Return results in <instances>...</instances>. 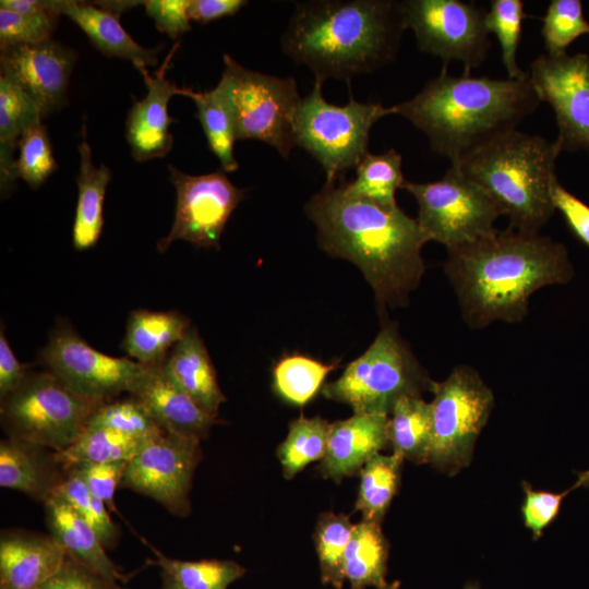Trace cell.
Listing matches in <instances>:
<instances>
[{
	"mask_svg": "<svg viewBox=\"0 0 589 589\" xmlns=\"http://www.w3.org/2000/svg\"><path fill=\"white\" fill-rule=\"evenodd\" d=\"M304 212L316 226L320 248L360 268L380 311L408 304L425 271L421 250L429 241L417 219L327 182Z\"/></svg>",
	"mask_w": 589,
	"mask_h": 589,
	"instance_id": "cell-1",
	"label": "cell"
},
{
	"mask_svg": "<svg viewBox=\"0 0 589 589\" xmlns=\"http://www.w3.org/2000/svg\"><path fill=\"white\" fill-rule=\"evenodd\" d=\"M447 251L444 271L471 328L522 321L534 291L574 275L564 244L512 227Z\"/></svg>",
	"mask_w": 589,
	"mask_h": 589,
	"instance_id": "cell-2",
	"label": "cell"
},
{
	"mask_svg": "<svg viewBox=\"0 0 589 589\" xmlns=\"http://www.w3.org/2000/svg\"><path fill=\"white\" fill-rule=\"evenodd\" d=\"M404 29L396 1H301L281 36V49L297 64L308 67L315 80L349 82L389 63Z\"/></svg>",
	"mask_w": 589,
	"mask_h": 589,
	"instance_id": "cell-3",
	"label": "cell"
},
{
	"mask_svg": "<svg viewBox=\"0 0 589 589\" xmlns=\"http://www.w3.org/2000/svg\"><path fill=\"white\" fill-rule=\"evenodd\" d=\"M540 99L524 79L473 77L465 70L449 75L446 67L412 98L395 105L399 115L420 129L434 152L456 164L503 133L515 130Z\"/></svg>",
	"mask_w": 589,
	"mask_h": 589,
	"instance_id": "cell-4",
	"label": "cell"
},
{
	"mask_svg": "<svg viewBox=\"0 0 589 589\" xmlns=\"http://www.w3.org/2000/svg\"><path fill=\"white\" fill-rule=\"evenodd\" d=\"M558 142L512 130L474 149L455 166L496 204L509 226L539 232L555 212L551 196Z\"/></svg>",
	"mask_w": 589,
	"mask_h": 589,
	"instance_id": "cell-5",
	"label": "cell"
},
{
	"mask_svg": "<svg viewBox=\"0 0 589 589\" xmlns=\"http://www.w3.org/2000/svg\"><path fill=\"white\" fill-rule=\"evenodd\" d=\"M432 380L400 337L397 325L383 321L370 347L344 373L322 388L325 398L342 402L353 413L389 416L402 396H420Z\"/></svg>",
	"mask_w": 589,
	"mask_h": 589,
	"instance_id": "cell-6",
	"label": "cell"
},
{
	"mask_svg": "<svg viewBox=\"0 0 589 589\" xmlns=\"http://www.w3.org/2000/svg\"><path fill=\"white\" fill-rule=\"evenodd\" d=\"M323 82L315 80L311 92L299 104L294 120L296 144L313 156L326 173V182L336 180L362 160L373 124L392 115L390 107L360 103L353 97L344 106L328 103Z\"/></svg>",
	"mask_w": 589,
	"mask_h": 589,
	"instance_id": "cell-7",
	"label": "cell"
},
{
	"mask_svg": "<svg viewBox=\"0 0 589 589\" xmlns=\"http://www.w3.org/2000/svg\"><path fill=\"white\" fill-rule=\"evenodd\" d=\"M1 425L8 437L55 452L69 447L104 402L80 396L48 371H28L17 389L0 399Z\"/></svg>",
	"mask_w": 589,
	"mask_h": 589,
	"instance_id": "cell-8",
	"label": "cell"
},
{
	"mask_svg": "<svg viewBox=\"0 0 589 589\" xmlns=\"http://www.w3.org/2000/svg\"><path fill=\"white\" fill-rule=\"evenodd\" d=\"M218 82L230 107L237 140H259L288 158L296 144L294 120L301 101L296 80L250 70L225 53Z\"/></svg>",
	"mask_w": 589,
	"mask_h": 589,
	"instance_id": "cell-9",
	"label": "cell"
},
{
	"mask_svg": "<svg viewBox=\"0 0 589 589\" xmlns=\"http://www.w3.org/2000/svg\"><path fill=\"white\" fill-rule=\"evenodd\" d=\"M430 392L429 461L454 474L471 460L476 441L493 408V393L468 365L456 366L442 382L432 381Z\"/></svg>",
	"mask_w": 589,
	"mask_h": 589,
	"instance_id": "cell-10",
	"label": "cell"
},
{
	"mask_svg": "<svg viewBox=\"0 0 589 589\" xmlns=\"http://www.w3.org/2000/svg\"><path fill=\"white\" fill-rule=\"evenodd\" d=\"M418 204V223L429 239L447 250L474 242L495 230L502 216L492 199L455 166L434 182H406Z\"/></svg>",
	"mask_w": 589,
	"mask_h": 589,
	"instance_id": "cell-11",
	"label": "cell"
},
{
	"mask_svg": "<svg viewBox=\"0 0 589 589\" xmlns=\"http://www.w3.org/2000/svg\"><path fill=\"white\" fill-rule=\"evenodd\" d=\"M39 359L46 371L74 393L98 402L129 395L146 369L133 359L94 349L65 320L56 323Z\"/></svg>",
	"mask_w": 589,
	"mask_h": 589,
	"instance_id": "cell-12",
	"label": "cell"
},
{
	"mask_svg": "<svg viewBox=\"0 0 589 589\" xmlns=\"http://www.w3.org/2000/svg\"><path fill=\"white\" fill-rule=\"evenodd\" d=\"M405 28H411L418 48L440 57L445 65L457 60L465 70L479 67L491 46L485 11L460 0H406L399 2Z\"/></svg>",
	"mask_w": 589,
	"mask_h": 589,
	"instance_id": "cell-13",
	"label": "cell"
},
{
	"mask_svg": "<svg viewBox=\"0 0 589 589\" xmlns=\"http://www.w3.org/2000/svg\"><path fill=\"white\" fill-rule=\"evenodd\" d=\"M201 440L164 432L128 461L120 488L147 496L170 514L191 513L190 491L202 458Z\"/></svg>",
	"mask_w": 589,
	"mask_h": 589,
	"instance_id": "cell-14",
	"label": "cell"
},
{
	"mask_svg": "<svg viewBox=\"0 0 589 589\" xmlns=\"http://www.w3.org/2000/svg\"><path fill=\"white\" fill-rule=\"evenodd\" d=\"M168 169L177 193L176 213L157 250L165 252L176 240L219 249L225 226L247 190L233 185L223 169L200 176L187 175L172 165Z\"/></svg>",
	"mask_w": 589,
	"mask_h": 589,
	"instance_id": "cell-15",
	"label": "cell"
},
{
	"mask_svg": "<svg viewBox=\"0 0 589 589\" xmlns=\"http://www.w3.org/2000/svg\"><path fill=\"white\" fill-rule=\"evenodd\" d=\"M530 82L555 113L561 151L589 154V56L541 55L530 65Z\"/></svg>",
	"mask_w": 589,
	"mask_h": 589,
	"instance_id": "cell-16",
	"label": "cell"
},
{
	"mask_svg": "<svg viewBox=\"0 0 589 589\" xmlns=\"http://www.w3.org/2000/svg\"><path fill=\"white\" fill-rule=\"evenodd\" d=\"M76 52L49 39L1 49V76L23 89L45 118L64 105Z\"/></svg>",
	"mask_w": 589,
	"mask_h": 589,
	"instance_id": "cell-17",
	"label": "cell"
},
{
	"mask_svg": "<svg viewBox=\"0 0 589 589\" xmlns=\"http://www.w3.org/2000/svg\"><path fill=\"white\" fill-rule=\"evenodd\" d=\"M176 44L159 69L151 75L147 69L139 70L147 87V95L133 103L125 123V137L136 161L165 157L171 149L173 137L169 125L168 103L179 95L180 87L166 79V71L177 50Z\"/></svg>",
	"mask_w": 589,
	"mask_h": 589,
	"instance_id": "cell-18",
	"label": "cell"
},
{
	"mask_svg": "<svg viewBox=\"0 0 589 589\" xmlns=\"http://www.w3.org/2000/svg\"><path fill=\"white\" fill-rule=\"evenodd\" d=\"M129 395L135 397L168 433L203 440L216 423V418L203 411L181 388L165 361L146 365Z\"/></svg>",
	"mask_w": 589,
	"mask_h": 589,
	"instance_id": "cell-19",
	"label": "cell"
},
{
	"mask_svg": "<svg viewBox=\"0 0 589 589\" xmlns=\"http://www.w3.org/2000/svg\"><path fill=\"white\" fill-rule=\"evenodd\" d=\"M65 557L63 548L49 533L4 529L0 534V589H38Z\"/></svg>",
	"mask_w": 589,
	"mask_h": 589,
	"instance_id": "cell-20",
	"label": "cell"
},
{
	"mask_svg": "<svg viewBox=\"0 0 589 589\" xmlns=\"http://www.w3.org/2000/svg\"><path fill=\"white\" fill-rule=\"evenodd\" d=\"M388 417L353 413L330 423L326 453L318 467L325 478L340 481L360 471L368 459L389 443Z\"/></svg>",
	"mask_w": 589,
	"mask_h": 589,
	"instance_id": "cell-21",
	"label": "cell"
},
{
	"mask_svg": "<svg viewBox=\"0 0 589 589\" xmlns=\"http://www.w3.org/2000/svg\"><path fill=\"white\" fill-rule=\"evenodd\" d=\"M65 477L56 452L21 438L0 442V485L43 504L53 496Z\"/></svg>",
	"mask_w": 589,
	"mask_h": 589,
	"instance_id": "cell-22",
	"label": "cell"
},
{
	"mask_svg": "<svg viewBox=\"0 0 589 589\" xmlns=\"http://www.w3.org/2000/svg\"><path fill=\"white\" fill-rule=\"evenodd\" d=\"M44 507L49 534L69 556L110 581L124 579L93 527L63 497L55 494Z\"/></svg>",
	"mask_w": 589,
	"mask_h": 589,
	"instance_id": "cell-23",
	"label": "cell"
},
{
	"mask_svg": "<svg viewBox=\"0 0 589 589\" xmlns=\"http://www.w3.org/2000/svg\"><path fill=\"white\" fill-rule=\"evenodd\" d=\"M165 365L181 388L206 413L217 418L226 400L205 344L196 327L190 326L172 347Z\"/></svg>",
	"mask_w": 589,
	"mask_h": 589,
	"instance_id": "cell-24",
	"label": "cell"
},
{
	"mask_svg": "<svg viewBox=\"0 0 589 589\" xmlns=\"http://www.w3.org/2000/svg\"><path fill=\"white\" fill-rule=\"evenodd\" d=\"M60 13L75 23L104 55L130 60L137 70L157 64L159 49L140 46L121 26L120 14L95 2L73 0H62Z\"/></svg>",
	"mask_w": 589,
	"mask_h": 589,
	"instance_id": "cell-25",
	"label": "cell"
},
{
	"mask_svg": "<svg viewBox=\"0 0 589 589\" xmlns=\"http://www.w3.org/2000/svg\"><path fill=\"white\" fill-rule=\"evenodd\" d=\"M190 326V320L178 311L134 310L128 317L121 348L143 365H157Z\"/></svg>",
	"mask_w": 589,
	"mask_h": 589,
	"instance_id": "cell-26",
	"label": "cell"
},
{
	"mask_svg": "<svg viewBox=\"0 0 589 589\" xmlns=\"http://www.w3.org/2000/svg\"><path fill=\"white\" fill-rule=\"evenodd\" d=\"M82 141L79 144L80 172L77 182V204L72 231L73 247L87 250L94 247L103 230V204L107 185L111 179V170L100 165L95 167L92 151L86 140V125H82Z\"/></svg>",
	"mask_w": 589,
	"mask_h": 589,
	"instance_id": "cell-27",
	"label": "cell"
},
{
	"mask_svg": "<svg viewBox=\"0 0 589 589\" xmlns=\"http://www.w3.org/2000/svg\"><path fill=\"white\" fill-rule=\"evenodd\" d=\"M34 100L17 85L0 75V188L8 195L19 178L14 153L24 131L41 122Z\"/></svg>",
	"mask_w": 589,
	"mask_h": 589,
	"instance_id": "cell-28",
	"label": "cell"
},
{
	"mask_svg": "<svg viewBox=\"0 0 589 589\" xmlns=\"http://www.w3.org/2000/svg\"><path fill=\"white\" fill-rule=\"evenodd\" d=\"M388 545L380 522L362 519L356 524L344 556V576L350 589L386 584Z\"/></svg>",
	"mask_w": 589,
	"mask_h": 589,
	"instance_id": "cell-29",
	"label": "cell"
},
{
	"mask_svg": "<svg viewBox=\"0 0 589 589\" xmlns=\"http://www.w3.org/2000/svg\"><path fill=\"white\" fill-rule=\"evenodd\" d=\"M388 417L394 453L413 462H428L431 447V407L421 396L400 397Z\"/></svg>",
	"mask_w": 589,
	"mask_h": 589,
	"instance_id": "cell-30",
	"label": "cell"
},
{
	"mask_svg": "<svg viewBox=\"0 0 589 589\" xmlns=\"http://www.w3.org/2000/svg\"><path fill=\"white\" fill-rule=\"evenodd\" d=\"M179 95L194 101L208 147L219 159L221 169L225 172L236 171L239 167L233 154L236 127L221 85L218 83L207 92L180 88Z\"/></svg>",
	"mask_w": 589,
	"mask_h": 589,
	"instance_id": "cell-31",
	"label": "cell"
},
{
	"mask_svg": "<svg viewBox=\"0 0 589 589\" xmlns=\"http://www.w3.org/2000/svg\"><path fill=\"white\" fill-rule=\"evenodd\" d=\"M356 179L344 184L351 195L366 199L385 207H396V191L406 182L401 171V155L394 148L381 154L368 153L356 167Z\"/></svg>",
	"mask_w": 589,
	"mask_h": 589,
	"instance_id": "cell-32",
	"label": "cell"
},
{
	"mask_svg": "<svg viewBox=\"0 0 589 589\" xmlns=\"http://www.w3.org/2000/svg\"><path fill=\"white\" fill-rule=\"evenodd\" d=\"M404 460L396 453H376L363 465L356 502L362 519L381 522L397 492Z\"/></svg>",
	"mask_w": 589,
	"mask_h": 589,
	"instance_id": "cell-33",
	"label": "cell"
},
{
	"mask_svg": "<svg viewBox=\"0 0 589 589\" xmlns=\"http://www.w3.org/2000/svg\"><path fill=\"white\" fill-rule=\"evenodd\" d=\"M147 442L105 426L87 425L69 447L56 455L63 468L83 461H129Z\"/></svg>",
	"mask_w": 589,
	"mask_h": 589,
	"instance_id": "cell-34",
	"label": "cell"
},
{
	"mask_svg": "<svg viewBox=\"0 0 589 589\" xmlns=\"http://www.w3.org/2000/svg\"><path fill=\"white\" fill-rule=\"evenodd\" d=\"M337 366L303 354L285 356L273 369V388L286 402L302 407L323 388L326 376Z\"/></svg>",
	"mask_w": 589,
	"mask_h": 589,
	"instance_id": "cell-35",
	"label": "cell"
},
{
	"mask_svg": "<svg viewBox=\"0 0 589 589\" xmlns=\"http://www.w3.org/2000/svg\"><path fill=\"white\" fill-rule=\"evenodd\" d=\"M329 428L330 423L318 416L301 414L290 422L288 435L277 449L286 479L293 478L310 462L323 459Z\"/></svg>",
	"mask_w": 589,
	"mask_h": 589,
	"instance_id": "cell-36",
	"label": "cell"
},
{
	"mask_svg": "<svg viewBox=\"0 0 589 589\" xmlns=\"http://www.w3.org/2000/svg\"><path fill=\"white\" fill-rule=\"evenodd\" d=\"M154 564L161 568L181 589H227L241 578L245 569L229 560L181 561L168 557L152 548Z\"/></svg>",
	"mask_w": 589,
	"mask_h": 589,
	"instance_id": "cell-37",
	"label": "cell"
},
{
	"mask_svg": "<svg viewBox=\"0 0 589 589\" xmlns=\"http://www.w3.org/2000/svg\"><path fill=\"white\" fill-rule=\"evenodd\" d=\"M354 525L348 516L325 513L315 528L314 540L322 581L340 589L345 581L342 565Z\"/></svg>",
	"mask_w": 589,
	"mask_h": 589,
	"instance_id": "cell-38",
	"label": "cell"
},
{
	"mask_svg": "<svg viewBox=\"0 0 589 589\" xmlns=\"http://www.w3.org/2000/svg\"><path fill=\"white\" fill-rule=\"evenodd\" d=\"M526 16L521 0H492L489 11L485 12V28L498 39L502 61L509 79H524L528 75L518 67L516 60Z\"/></svg>",
	"mask_w": 589,
	"mask_h": 589,
	"instance_id": "cell-39",
	"label": "cell"
},
{
	"mask_svg": "<svg viewBox=\"0 0 589 589\" xmlns=\"http://www.w3.org/2000/svg\"><path fill=\"white\" fill-rule=\"evenodd\" d=\"M87 425L105 426L143 441L165 432L147 409L131 395L101 404L91 416Z\"/></svg>",
	"mask_w": 589,
	"mask_h": 589,
	"instance_id": "cell-40",
	"label": "cell"
},
{
	"mask_svg": "<svg viewBox=\"0 0 589 589\" xmlns=\"http://www.w3.org/2000/svg\"><path fill=\"white\" fill-rule=\"evenodd\" d=\"M65 477L57 493L63 497L95 530L105 549H113L120 530L107 510L106 504L93 495L81 477L64 468Z\"/></svg>",
	"mask_w": 589,
	"mask_h": 589,
	"instance_id": "cell-41",
	"label": "cell"
},
{
	"mask_svg": "<svg viewBox=\"0 0 589 589\" xmlns=\"http://www.w3.org/2000/svg\"><path fill=\"white\" fill-rule=\"evenodd\" d=\"M542 21L541 35L549 56L567 53L574 40L589 35V22L580 0H552Z\"/></svg>",
	"mask_w": 589,
	"mask_h": 589,
	"instance_id": "cell-42",
	"label": "cell"
},
{
	"mask_svg": "<svg viewBox=\"0 0 589 589\" xmlns=\"http://www.w3.org/2000/svg\"><path fill=\"white\" fill-rule=\"evenodd\" d=\"M19 149L17 177L36 189L57 169L46 127L41 122L28 127L20 139Z\"/></svg>",
	"mask_w": 589,
	"mask_h": 589,
	"instance_id": "cell-43",
	"label": "cell"
},
{
	"mask_svg": "<svg viewBox=\"0 0 589 589\" xmlns=\"http://www.w3.org/2000/svg\"><path fill=\"white\" fill-rule=\"evenodd\" d=\"M59 16L22 14L0 8V47L35 45L51 39Z\"/></svg>",
	"mask_w": 589,
	"mask_h": 589,
	"instance_id": "cell-44",
	"label": "cell"
},
{
	"mask_svg": "<svg viewBox=\"0 0 589 589\" xmlns=\"http://www.w3.org/2000/svg\"><path fill=\"white\" fill-rule=\"evenodd\" d=\"M128 461L75 462L72 468L84 481L89 492L101 500L111 512H117L115 494L120 486Z\"/></svg>",
	"mask_w": 589,
	"mask_h": 589,
	"instance_id": "cell-45",
	"label": "cell"
},
{
	"mask_svg": "<svg viewBox=\"0 0 589 589\" xmlns=\"http://www.w3.org/2000/svg\"><path fill=\"white\" fill-rule=\"evenodd\" d=\"M525 501L521 514L525 526L531 530L533 539H539L543 530L558 516L564 497L570 489L562 493L534 491L526 482H522Z\"/></svg>",
	"mask_w": 589,
	"mask_h": 589,
	"instance_id": "cell-46",
	"label": "cell"
},
{
	"mask_svg": "<svg viewBox=\"0 0 589 589\" xmlns=\"http://www.w3.org/2000/svg\"><path fill=\"white\" fill-rule=\"evenodd\" d=\"M38 589H125L119 582L110 581L67 554L58 569Z\"/></svg>",
	"mask_w": 589,
	"mask_h": 589,
	"instance_id": "cell-47",
	"label": "cell"
},
{
	"mask_svg": "<svg viewBox=\"0 0 589 589\" xmlns=\"http://www.w3.org/2000/svg\"><path fill=\"white\" fill-rule=\"evenodd\" d=\"M191 0H146V14L153 19L156 27L172 39L191 29L189 7Z\"/></svg>",
	"mask_w": 589,
	"mask_h": 589,
	"instance_id": "cell-48",
	"label": "cell"
},
{
	"mask_svg": "<svg viewBox=\"0 0 589 589\" xmlns=\"http://www.w3.org/2000/svg\"><path fill=\"white\" fill-rule=\"evenodd\" d=\"M551 196L555 209L562 214L569 229L589 248V206L567 191L557 178L552 183Z\"/></svg>",
	"mask_w": 589,
	"mask_h": 589,
	"instance_id": "cell-49",
	"label": "cell"
},
{
	"mask_svg": "<svg viewBox=\"0 0 589 589\" xmlns=\"http://www.w3.org/2000/svg\"><path fill=\"white\" fill-rule=\"evenodd\" d=\"M28 365L21 363L11 349L3 328L0 330V399L20 387Z\"/></svg>",
	"mask_w": 589,
	"mask_h": 589,
	"instance_id": "cell-50",
	"label": "cell"
},
{
	"mask_svg": "<svg viewBox=\"0 0 589 589\" xmlns=\"http://www.w3.org/2000/svg\"><path fill=\"white\" fill-rule=\"evenodd\" d=\"M244 0H191L189 7V17L202 24L214 20L235 15L242 7L247 5Z\"/></svg>",
	"mask_w": 589,
	"mask_h": 589,
	"instance_id": "cell-51",
	"label": "cell"
},
{
	"mask_svg": "<svg viewBox=\"0 0 589 589\" xmlns=\"http://www.w3.org/2000/svg\"><path fill=\"white\" fill-rule=\"evenodd\" d=\"M62 0H1L0 8L22 14H41L60 16Z\"/></svg>",
	"mask_w": 589,
	"mask_h": 589,
	"instance_id": "cell-52",
	"label": "cell"
},
{
	"mask_svg": "<svg viewBox=\"0 0 589 589\" xmlns=\"http://www.w3.org/2000/svg\"><path fill=\"white\" fill-rule=\"evenodd\" d=\"M577 474V482L570 488V490H575L577 488H589V470L575 472Z\"/></svg>",
	"mask_w": 589,
	"mask_h": 589,
	"instance_id": "cell-53",
	"label": "cell"
},
{
	"mask_svg": "<svg viewBox=\"0 0 589 589\" xmlns=\"http://www.w3.org/2000/svg\"><path fill=\"white\" fill-rule=\"evenodd\" d=\"M160 589H181L168 575L161 573Z\"/></svg>",
	"mask_w": 589,
	"mask_h": 589,
	"instance_id": "cell-54",
	"label": "cell"
},
{
	"mask_svg": "<svg viewBox=\"0 0 589 589\" xmlns=\"http://www.w3.org/2000/svg\"><path fill=\"white\" fill-rule=\"evenodd\" d=\"M400 582L398 580L393 581L390 584H384L383 586L378 587L377 589H399Z\"/></svg>",
	"mask_w": 589,
	"mask_h": 589,
	"instance_id": "cell-55",
	"label": "cell"
},
{
	"mask_svg": "<svg viewBox=\"0 0 589 589\" xmlns=\"http://www.w3.org/2000/svg\"><path fill=\"white\" fill-rule=\"evenodd\" d=\"M464 589H481V588H480L479 585H477V584L469 582V584H467V585L465 586Z\"/></svg>",
	"mask_w": 589,
	"mask_h": 589,
	"instance_id": "cell-56",
	"label": "cell"
}]
</instances>
